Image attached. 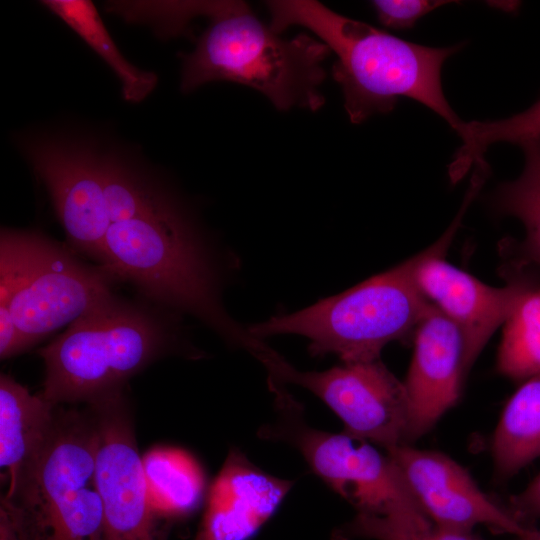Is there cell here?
Segmentation results:
<instances>
[{"label":"cell","instance_id":"2","mask_svg":"<svg viewBox=\"0 0 540 540\" xmlns=\"http://www.w3.org/2000/svg\"><path fill=\"white\" fill-rule=\"evenodd\" d=\"M100 267L151 304L193 315L230 344L247 350L256 340L221 305L210 247L174 191L152 209L110 224Z\"/></svg>","mask_w":540,"mask_h":540},{"label":"cell","instance_id":"29","mask_svg":"<svg viewBox=\"0 0 540 540\" xmlns=\"http://www.w3.org/2000/svg\"><path fill=\"white\" fill-rule=\"evenodd\" d=\"M518 540H540V530L534 528L525 536L518 538Z\"/></svg>","mask_w":540,"mask_h":540},{"label":"cell","instance_id":"28","mask_svg":"<svg viewBox=\"0 0 540 540\" xmlns=\"http://www.w3.org/2000/svg\"><path fill=\"white\" fill-rule=\"evenodd\" d=\"M0 540H19L8 518L0 512Z\"/></svg>","mask_w":540,"mask_h":540},{"label":"cell","instance_id":"24","mask_svg":"<svg viewBox=\"0 0 540 540\" xmlns=\"http://www.w3.org/2000/svg\"><path fill=\"white\" fill-rule=\"evenodd\" d=\"M433 522L424 514L356 516L334 535L335 540H434Z\"/></svg>","mask_w":540,"mask_h":540},{"label":"cell","instance_id":"12","mask_svg":"<svg viewBox=\"0 0 540 540\" xmlns=\"http://www.w3.org/2000/svg\"><path fill=\"white\" fill-rule=\"evenodd\" d=\"M476 195L467 191L455 219L430 247L416 271L424 296L460 330L464 342V374L492 334L503 325L529 285L513 280L504 287L487 285L444 260L463 216Z\"/></svg>","mask_w":540,"mask_h":540},{"label":"cell","instance_id":"11","mask_svg":"<svg viewBox=\"0 0 540 540\" xmlns=\"http://www.w3.org/2000/svg\"><path fill=\"white\" fill-rule=\"evenodd\" d=\"M125 390L87 406L99 434L95 479L103 505L106 540H166L164 521L152 507L132 408Z\"/></svg>","mask_w":540,"mask_h":540},{"label":"cell","instance_id":"10","mask_svg":"<svg viewBox=\"0 0 540 540\" xmlns=\"http://www.w3.org/2000/svg\"><path fill=\"white\" fill-rule=\"evenodd\" d=\"M19 142L46 187L69 247L100 266L111 224L104 191L103 149L92 139L66 133L27 135Z\"/></svg>","mask_w":540,"mask_h":540},{"label":"cell","instance_id":"27","mask_svg":"<svg viewBox=\"0 0 540 540\" xmlns=\"http://www.w3.org/2000/svg\"><path fill=\"white\" fill-rule=\"evenodd\" d=\"M26 350L20 331L18 330L7 306H0V357L7 359Z\"/></svg>","mask_w":540,"mask_h":540},{"label":"cell","instance_id":"4","mask_svg":"<svg viewBox=\"0 0 540 540\" xmlns=\"http://www.w3.org/2000/svg\"><path fill=\"white\" fill-rule=\"evenodd\" d=\"M179 333L168 310L114 294L38 351L45 364L39 394L59 406L124 390L153 362L185 350Z\"/></svg>","mask_w":540,"mask_h":540},{"label":"cell","instance_id":"23","mask_svg":"<svg viewBox=\"0 0 540 540\" xmlns=\"http://www.w3.org/2000/svg\"><path fill=\"white\" fill-rule=\"evenodd\" d=\"M455 132L462 145L448 168L453 183L459 181L477 160L484 158L487 149L495 143L520 145L540 140V99L528 109L504 119L463 121Z\"/></svg>","mask_w":540,"mask_h":540},{"label":"cell","instance_id":"25","mask_svg":"<svg viewBox=\"0 0 540 540\" xmlns=\"http://www.w3.org/2000/svg\"><path fill=\"white\" fill-rule=\"evenodd\" d=\"M454 1L446 0H375L371 2L379 22L386 28L411 29L433 10Z\"/></svg>","mask_w":540,"mask_h":540},{"label":"cell","instance_id":"21","mask_svg":"<svg viewBox=\"0 0 540 540\" xmlns=\"http://www.w3.org/2000/svg\"><path fill=\"white\" fill-rule=\"evenodd\" d=\"M497 369L514 380L540 374V286L529 283L505 321Z\"/></svg>","mask_w":540,"mask_h":540},{"label":"cell","instance_id":"18","mask_svg":"<svg viewBox=\"0 0 540 540\" xmlns=\"http://www.w3.org/2000/svg\"><path fill=\"white\" fill-rule=\"evenodd\" d=\"M491 450L501 478L513 476L540 456V374L524 380L507 402Z\"/></svg>","mask_w":540,"mask_h":540},{"label":"cell","instance_id":"3","mask_svg":"<svg viewBox=\"0 0 540 540\" xmlns=\"http://www.w3.org/2000/svg\"><path fill=\"white\" fill-rule=\"evenodd\" d=\"M209 25L194 50L182 54L180 87L189 93L212 81H230L263 93L279 110H318L329 47L306 34L284 38L243 1H195Z\"/></svg>","mask_w":540,"mask_h":540},{"label":"cell","instance_id":"17","mask_svg":"<svg viewBox=\"0 0 540 540\" xmlns=\"http://www.w3.org/2000/svg\"><path fill=\"white\" fill-rule=\"evenodd\" d=\"M153 509L164 522L190 517L205 495V475L187 451L169 446L151 448L142 456Z\"/></svg>","mask_w":540,"mask_h":540},{"label":"cell","instance_id":"9","mask_svg":"<svg viewBox=\"0 0 540 540\" xmlns=\"http://www.w3.org/2000/svg\"><path fill=\"white\" fill-rule=\"evenodd\" d=\"M256 357L269 383L301 386L321 399L344 423L345 433L386 451L409 444V404L403 381L380 359L342 362L325 371H300L269 346Z\"/></svg>","mask_w":540,"mask_h":540},{"label":"cell","instance_id":"15","mask_svg":"<svg viewBox=\"0 0 540 540\" xmlns=\"http://www.w3.org/2000/svg\"><path fill=\"white\" fill-rule=\"evenodd\" d=\"M293 481L273 476L230 449L205 499L194 540H249L273 516Z\"/></svg>","mask_w":540,"mask_h":540},{"label":"cell","instance_id":"16","mask_svg":"<svg viewBox=\"0 0 540 540\" xmlns=\"http://www.w3.org/2000/svg\"><path fill=\"white\" fill-rule=\"evenodd\" d=\"M56 407L32 395L7 374L0 376V465L12 486L44 447Z\"/></svg>","mask_w":540,"mask_h":540},{"label":"cell","instance_id":"22","mask_svg":"<svg viewBox=\"0 0 540 540\" xmlns=\"http://www.w3.org/2000/svg\"><path fill=\"white\" fill-rule=\"evenodd\" d=\"M524 167L519 177L501 183L491 196L497 213L518 218L525 228L522 255L540 265V140L520 144Z\"/></svg>","mask_w":540,"mask_h":540},{"label":"cell","instance_id":"13","mask_svg":"<svg viewBox=\"0 0 540 540\" xmlns=\"http://www.w3.org/2000/svg\"><path fill=\"white\" fill-rule=\"evenodd\" d=\"M418 504L437 526L472 531L487 525L521 538L534 528L522 525L507 507L490 499L469 472L449 456L410 444L386 451Z\"/></svg>","mask_w":540,"mask_h":540},{"label":"cell","instance_id":"26","mask_svg":"<svg viewBox=\"0 0 540 540\" xmlns=\"http://www.w3.org/2000/svg\"><path fill=\"white\" fill-rule=\"evenodd\" d=\"M508 510L522 525L534 528L540 520V473L519 494L510 497Z\"/></svg>","mask_w":540,"mask_h":540},{"label":"cell","instance_id":"1","mask_svg":"<svg viewBox=\"0 0 540 540\" xmlns=\"http://www.w3.org/2000/svg\"><path fill=\"white\" fill-rule=\"evenodd\" d=\"M267 6L273 30L305 27L334 52L332 76L352 123L390 112L400 97L425 105L454 131L463 122L448 103L441 81L444 62L462 44L436 48L406 41L314 0H274Z\"/></svg>","mask_w":540,"mask_h":540},{"label":"cell","instance_id":"5","mask_svg":"<svg viewBox=\"0 0 540 540\" xmlns=\"http://www.w3.org/2000/svg\"><path fill=\"white\" fill-rule=\"evenodd\" d=\"M98 443L88 406L56 407L41 452L1 497L0 512L19 540H106L95 479Z\"/></svg>","mask_w":540,"mask_h":540},{"label":"cell","instance_id":"7","mask_svg":"<svg viewBox=\"0 0 540 540\" xmlns=\"http://www.w3.org/2000/svg\"><path fill=\"white\" fill-rule=\"evenodd\" d=\"M113 279L41 232L2 228L0 306H7L26 349L107 299Z\"/></svg>","mask_w":540,"mask_h":540},{"label":"cell","instance_id":"20","mask_svg":"<svg viewBox=\"0 0 540 540\" xmlns=\"http://www.w3.org/2000/svg\"><path fill=\"white\" fill-rule=\"evenodd\" d=\"M103 178L111 223L152 209L173 191L155 171L116 148L103 149Z\"/></svg>","mask_w":540,"mask_h":540},{"label":"cell","instance_id":"19","mask_svg":"<svg viewBox=\"0 0 540 540\" xmlns=\"http://www.w3.org/2000/svg\"><path fill=\"white\" fill-rule=\"evenodd\" d=\"M42 5L66 23L112 69L124 100L139 103L155 89L158 78L131 64L118 49L99 12L87 0H45Z\"/></svg>","mask_w":540,"mask_h":540},{"label":"cell","instance_id":"6","mask_svg":"<svg viewBox=\"0 0 540 540\" xmlns=\"http://www.w3.org/2000/svg\"><path fill=\"white\" fill-rule=\"evenodd\" d=\"M427 250L356 286L291 314L273 316L248 328L262 339L295 334L309 340L312 356L337 355L342 362L380 359L390 342L415 331L431 302L416 271Z\"/></svg>","mask_w":540,"mask_h":540},{"label":"cell","instance_id":"8","mask_svg":"<svg viewBox=\"0 0 540 540\" xmlns=\"http://www.w3.org/2000/svg\"><path fill=\"white\" fill-rule=\"evenodd\" d=\"M276 418L259 431L263 439L296 448L333 491L370 515L425 514L393 459L370 442L315 429L303 408L281 386H273Z\"/></svg>","mask_w":540,"mask_h":540},{"label":"cell","instance_id":"14","mask_svg":"<svg viewBox=\"0 0 540 540\" xmlns=\"http://www.w3.org/2000/svg\"><path fill=\"white\" fill-rule=\"evenodd\" d=\"M414 333L413 356L403 381L409 404V444L456 404L465 379L461 332L432 303Z\"/></svg>","mask_w":540,"mask_h":540}]
</instances>
